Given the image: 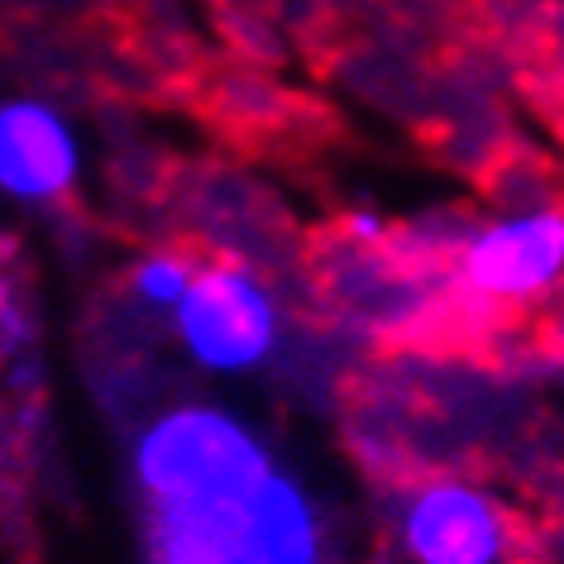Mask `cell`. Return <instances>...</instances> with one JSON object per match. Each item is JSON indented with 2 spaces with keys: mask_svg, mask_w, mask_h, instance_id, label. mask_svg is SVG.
Returning <instances> with one entry per match:
<instances>
[{
  "mask_svg": "<svg viewBox=\"0 0 564 564\" xmlns=\"http://www.w3.org/2000/svg\"><path fill=\"white\" fill-rule=\"evenodd\" d=\"M398 541L412 564H517V517L498 492L459 474H431L402 492Z\"/></svg>",
  "mask_w": 564,
  "mask_h": 564,
  "instance_id": "cell-3",
  "label": "cell"
},
{
  "mask_svg": "<svg viewBox=\"0 0 564 564\" xmlns=\"http://www.w3.org/2000/svg\"><path fill=\"white\" fill-rule=\"evenodd\" d=\"M87 149L48 96H0V202L44 210L77 192Z\"/></svg>",
  "mask_w": 564,
  "mask_h": 564,
  "instance_id": "cell-5",
  "label": "cell"
},
{
  "mask_svg": "<svg viewBox=\"0 0 564 564\" xmlns=\"http://www.w3.org/2000/svg\"><path fill=\"white\" fill-rule=\"evenodd\" d=\"M459 288L492 306L541 302L564 282V210L527 206L492 216L459 245Z\"/></svg>",
  "mask_w": 564,
  "mask_h": 564,
  "instance_id": "cell-4",
  "label": "cell"
},
{
  "mask_svg": "<svg viewBox=\"0 0 564 564\" xmlns=\"http://www.w3.org/2000/svg\"><path fill=\"white\" fill-rule=\"evenodd\" d=\"M239 555L245 564H316V531L302 492L268 474L239 507Z\"/></svg>",
  "mask_w": 564,
  "mask_h": 564,
  "instance_id": "cell-6",
  "label": "cell"
},
{
  "mask_svg": "<svg viewBox=\"0 0 564 564\" xmlns=\"http://www.w3.org/2000/svg\"><path fill=\"white\" fill-rule=\"evenodd\" d=\"M134 469L167 517H196L245 502L268 478V455L239 421L210 406H182L139 435Z\"/></svg>",
  "mask_w": 564,
  "mask_h": 564,
  "instance_id": "cell-1",
  "label": "cell"
},
{
  "mask_svg": "<svg viewBox=\"0 0 564 564\" xmlns=\"http://www.w3.org/2000/svg\"><path fill=\"white\" fill-rule=\"evenodd\" d=\"M192 273H196L192 253H182V249H149V253H139V259L130 263V297H134V306H144V312L167 316L182 302Z\"/></svg>",
  "mask_w": 564,
  "mask_h": 564,
  "instance_id": "cell-7",
  "label": "cell"
},
{
  "mask_svg": "<svg viewBox=\"0 0 564 564\" xmlns=\"http://www.w3.org/2000/svg\"><path fill=\"white\" fill-rule=\"evenodd\" d=\"M345 239H355V245H364V249H373L378 239H383L388 230H383V220L373 216V210H355V216H345Z\"/></svg>",
  "mask_w": 564,
  "mask_h": 564,
  "instance_id": "cell-8",
  "label": "cell"
},
{
  "mask_svg": "<svg viewBox=\"0 0 564 564\" xmlns=\"http://www.w3.org/2000/svg\"><path fill=\"white\" fill-rule=\"evenodd\" d=\"M167 321H173L182 355L196 369L220 378L263 369L282 340L278 292L263 282V273H253V268L235 259L196 263L187 292L167 312Z\"/></svg>",
  "mask_w": 564,
  "mask_h": 564,
  "instance_id": "cell-2",
  "label": "cell"
}]
</instances>
